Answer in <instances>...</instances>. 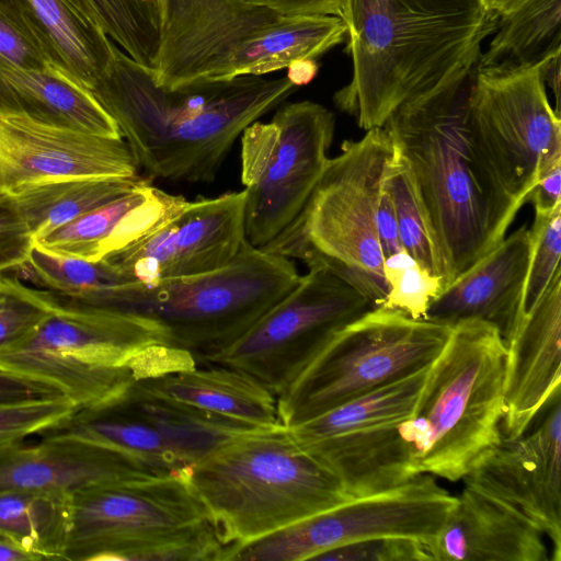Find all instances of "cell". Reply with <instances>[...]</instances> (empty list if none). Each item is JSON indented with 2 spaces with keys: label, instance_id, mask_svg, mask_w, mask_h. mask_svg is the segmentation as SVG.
<instances>
[{
  "label": "cell",
  "instance_id": "cell-1",
  "mask_svg": "<svg viewBox=\"0 0 561 561\" xmlns=\"http://www.w3.org/2000/svg\"><path fill=\"white\" fill-rule=\"evenodd\" d=\"M505 343L492 324L453 325L409 410L300 445L352 497L382 492L420 474L463 479L501 440Z\"/></svg>",
  "mask_w": 561,
  "mask_h": 561
},
{
  "label": "cell",
  "instance_id": "cell-2",
  "mask_svg": "<svg viewBox=\"0 0 561 561\" xmlns=\"http://www.w3.org/2000/svg\"><path fill=\"white\" fill-rule=\"evenodd\" d=\"M298 87L286 76L195 81L167 89L117 46L90 90L147 179L209 183L242 131Z\"/></svg>",
  "mask_w": 561,
  "mask_h": 561
},
{
  "label": "cell",
  "instance_id": "cell-3",
  "mask_svg": "<svg viewBox=\"0 0 561 561\" xmlns=\"http://www.w3.org/2000/svg\"><path fill=\"white\" fill-rule=\"evenodd\" d=\"M351 81L335 105L364 130L479 61L499 18L481 0H343Z\"/></svg>",
  "mask_w": 561,
  "mask_h": 561
},
{
  "label": "cell",
  "instance_id": "cell-4",
  "mask_svg": "<svg viewBox=\"0 0 561 561\" xmlns=\"http://www.w3.org/2000/svg\"><path fill=\"white\" fill-rule=\"evenodd\" d=\"M478 62L407 101L382 126L410 169L450 283L505 238L516 216L489 183L469 141Z\"/></svg>",
  "mask_w": 561,
  "mask_h": 561
},
{
  "label": "cell",
  "instance_id": "cell-5",
  "mask_svg": "<svg viewBox=\"0 0 561 561\" xmlns=\"http://www.w3.org/2000/svg\"><path fill=\"white\" fill-rule=\"evenodd\" d=\"M186 364V354L170 345L156 322L55 294L48 314L0 348L1 369L54 389L79 412L100 409L133 382Z\"/></svg>",
  "mask_w": 561,
  "mask_h": 561
},
{
  "label": "cell",
  "instance_id": "cell-6",
  "mask_svg": "<svg viewBox=\"0 0 561 561\" xmlns=\"http://www.w3.org/2000/svg\"><path fill=\"white\" fill-rule=\"evenodd\" d=\"M232 557L242 545L352 496L340 479L280 425L243 433L187 471Z\"/></svg>",
  "mask_w": 561,
  "mask_h": 561
},
{
  "label": "cell",
  "instance_id": "cell-7",
  "mask_svg": "<svg viewBox=\"0 0 561 561\" xmlns=\"http://www.w3.org/2000/svg\"><path fill=\"white\" fill-rule=\"evenodd\" d=\"M394 156L383 127L344 140L295 220L263 250L323 268L359 291L374 308L389 293L378 209Z\"/></svg>",
  "mask_w": 561,
  "mask_h": 561
},
{
  "label": "cell",
  "instance_id": "cell-8",
  "mask_svg": "<svg viewBox=\"0 0 561 561\" xmlns=\"http://www.w3.org/2000/svg\"><path fill=\"white\" fill-rule=\"evenodd\" d=\"M187 472L94 485L71 496L65 560L230 561Z\"/></svg>",
  "mask_w": 561,
  "mask_h": 561
},
{
  "label": "cell",
  "instance_id": "cell-9",
  "mask_svg": "<svg viewBox=\"0 0 561 561\" xmlns=\"http://www.w3.org/2000/svg\"><path fill=\"white\" fill-rule=\"evenodd\" d=\"M300 276L293 260L244 240L220 268L154 283L118 284L98 307L156 322L171 346L192 353L198 362L241 337Z\"/></svg>",
  "mask_w": 561,
  "mask_h": 561
},
{
  "label": "cell",
  "instance_id": "cell-10",
  "mask_svg": "<svg viewBox=\"0 0 561 561\" xmlns=\"http://www.w3.org/2000/svg\"><path fill=\"white\" fill-rule=\"evenodd\" d=\"M451 328L382 306L371 308L340 330L277 397L282 425L297 426L427 367Z\"/></svg>",
  "mask_w": 561,
  "mask_h": 561
},
{
  "label": "cell",
  "instance_id": "cell-11",
  "mask_svg": "<svg viewBox=\"0 0 561 561\" xmlns=\"http://www.w3.org/2000/svg\"><path fill=\"white\" fill-rule=\"evenodd\" d=\"M469 141L483 174L515 215L538 181L561 162V121L539 67H479Z\"/></svg>",
  "mask_w": 561,
  "mask_h": 561
},
{
  "label": "cell",
  "instance_id": "cell-12",
  "mask_svg": "<svg viewBox=\"0 0 561 561\" xmlns=\"http://www.w3.org/2000/svg\"><path fill=\"white\" fill-rule=\"evenodd\" d=\"M334 114L312 101L279 107L241 134L245 240L262 249L300 214L328 162Z\"/></svg>",
  "mask_w": 561,
  "mask_h": 561
},
{
  "label": "cell",
  "instance_id": "cell-13",
  "mask_svg": "<svg viewBox=\"0 0 561 561\" xmlns=\"http://www.w3.org/2000/svg\"><path fill=\"white\" fill-rule=\"evenodd\" d=\"M374 308L359 291L323 268L297 285L241 337L197 364L240 369L279 397L344 327Z\"/></svg>",
  "mask_w": 561,
  "mask_h": 561
},
{
  "label": "cell",
  "instance_id": "cell-14",
  "mask_svg": "<svg viewBox=\"0 0 561 561\" xmlns=\"http://www.w3.org/2000/svg\"><path fill=\"white\" fill-rule=\"evenodd\" d=\"M259 428L159 397L136 381L114 400L48 432L122 453L163 474L184 473L234 437Z\"/></svg>",
  "mask_w": 561,
  "mask_h": 561
},
{
  "label": "cell",
  "instance_id": "cell-15",
  "mask_svg": "<svg viewBox=\"0 0 561 561\" xmlns=\"http://www.w3.org/2000/svg\"><path fill=\"white\" fill-rule=\"evenodd\" d=\"M457 496L432 474L399 486L352 497L242 545L232 561L313 560L332 548L376 537L431 540L444 525Z\"/></svg>",
  "mask_w": 561,
  "mask_h": 561
},
{
  "label": "cell",
  "instance_id": "cell-16",
  "mask_svg": "<svg viewBox=\"0 0 561 561\" xmlns=\"http://www.w3.org/2000/svg\"><path fill=\"white\" fill-rule=\"evenodd\" d=\"M244 203V190L185 201L154 231L102 260L129 283H154L220 268L245 240Z\"/></svg>",
  "mask_w": 561,
  "mask_h": 561
},
{
  "label": "cell",
  "instance_id": "cell-17",
  "mask_svg": "<svg viewBox=\"0 0 561 561\" xmlns=\"http://www.w3.org/2000/svg\"><path fill=\"white\" fill-rule=\"evenodd\" d=\"M541 409L523 434L502 437L463 481L530 519L551 542V561H561L560 389Z\"/></svg>",
  "mask_w": 561,
  "mask_h": 561
},
{
  "label": "cell",
  "instance_id": "cell-18",
  "mask_svg": "<svg viewBox=\"0 0 561 561\" xmlns=\"http://www.w3.org/2000/svg\"><path fill=\"white\" fill-rule=\"evenodd\" d=\"M161 42L154 81L175 89L207 80L219 62L280 13L244 0H158Z\"/></svg>",
  "mask_w": 561,
  "mask_h": 561
},
{
  "label": "cell",
  "instance_id": "cell-19",
  "mask_svg": "<svg viewBox=\"0 0 561 561\" xmlns=\"http://www.w3.org/2000/svg\"><path fill=\"white\" fill-rule=\"evenodd\" d=\"M139 170L123 137L50 126L0 108V191L64 176H135Z\"/></svg>",
  "mask_w": 561,
  "mask_h": 561
},
{
  "label": "cell",
  "instance_id": "cell-20",
  "mask_svg": "<svg viewBox=\"0 0 561 561\" xmlns=\"http://www.w3.org/2000/svg\"><path fill=\"white\" fill-rule=\"evenodd\" d=\"M506 346L502 437L523 434L561 385V270Z\"/></svg>",
  "mask_w": 561,
  "mask_h": 561
},
{
  "label": "cell",
  "instance_id": "cell-21",
  "mask_svg": "<svg viewBox=\"0 0 561 561\" xmlns=\"http://www.w3.org/2000/svg\"><path fill=\"white\" fill-rule=\"evenodd\" d=\"M530 251V231L524 225L445 287L424 319L451 327L469 319L485 321L506 345L523 319Z\"/></svg>",
  "mask_w": 561,
  "mask_h": 561
},
{
  "label": "cell",
  "instance_id": "cell-22",
  "mask_svg": "<svg viewBox=\"0 0 561 561\" xmlns=\"http://www.w3.org/2000/svg\"><path fill=\"white\" fill-rule=\"evenodd\" d=\"M545 538L513 506L465 485L439 531L422 543L428 560L551 561Z\"/></svg>",
  "mask_w": 561,
  "mask_h": 561
},
{
  "label": "cell",
  "instance_id": "cell-23",
  "mask_svg": "<svg viewBox=\"0 0 561 561\" xmlns=\"http://www.w3.org/2000/svg\"><path fill=\"white\" fill-rule=\"evenodd\" d=\"M160 474L122 453L53 432L34 445L22 440L0 447V492L73 494L94 485Z\"/></svg>",
  "mask_w": 561,
  "mask_h": 561
},
{
  "label": "cell",
  "instance_id": "cell-24",
  "mask_svg": "<svg viewBox=\"0 0 561 561\" xmlns=\"http://www.w3.org/2000/svg\"><path fill=\"white\" fill-rule=\"evenodd\" d=\"M185 201L147 181L131 193L59 227L35 244L57 254L98 262L154 231Z\"/></svg>",
  "mask_w": 561,
  "mask_h": 561
},
{
  "label": "cell",
  "instance_id": "cell-25",
  "mask_svg": "<svg viewBox=\"0 0 561 561\" xmlns=\"http://www.w3.org/2000/svg\"><path fill=\"white\" fill-rule=\"evenodd\" d=\"M136 382L159 397L254 428L282 425L277 397L255 378L231 366L204 363Z\"/></svg>",
  "mask_w": 561,
  "mask_h": 561
},
{
  "label": "cell",
  "instance_id": "cell-26",
  "mask_svg": "<svg viewBox=\"0 0 561 561\" xmlns=\"http://www.w3.org/2000/svg\"><path fill=\"white\" fill-rule=\"evenodd\" d=\"M0 108L50 126L122 137L93 94L65 70H26L0 64Z\"/></svg>",
  "mask_w": 561,
  "mask_h": 561
},
{
  "label": "cell",
  "instance_id": "cell-27",
  "mask_svg": "<svg viewBox=\"0 0 561 561\" xmlns=\"http://www.w3.org/2000/svg\"><path fill=\"white\" fill-rule=\"evenodd\" d=\"M342 18L323 14L280 15L239 44L207 80L263 76L318 57L346 38Z\"/></svg>",
  "mask_w": 561,
  "mask_h": 561
},
{
  "label": "cell",
  "instance_id": "cell-28",
  "mask_svg": "<svg viewBox=\"0 0 561 561\" xmlns=\"http://www.w3.org/2000/svg\"><path fill=\"white\" fill-rule=\"evenodd\" d=\"M148 180L140 176H64L30 182L10 193L35 240L38 241Z\"/></svg>",
  "mask_w": 561,
  "mask_h": 561
},
{
  "label": "cell",
  "instance_id": "cell-29",
  "mask_svg": "<svg viewBox=\"0 0 561 561\" xmlns=\"http://www.w3.org/2000/svg\"><path fill=\"white\" fill-rule=\"evenodd\" d=\"M71 496L55 491L0 492V537L39 560H65Z\"/></svg>",
  "mask_w": 561,
  "mask_h": 561
},
{
  "label": "cell",
  "instance_id": "cell-30",
  "mask_svg": "<svg viewBox=\"0 0 561 561\" xmlns=\"http://www.w3.org/2000/svg\"><path fill=\"white\" fill-rule=\"evenodd\" d=\"M70 76L89 91L108 68L116 45L70 0H26Z\"/></svg>",
  "mask_w": 561,
  "mask_h": 561
},
{
  "label": "cell",
  "instance_id": "cell-31",
  "mask_svg": "<svg viewBox=\"0 0 561 561\" xmlns=\"http://www.w3.org/2000/svg\"><path fill=\"white\" fill-rule=\"evenodd\" d=\"M479 67H534L561 53V0H527L501 16Z\"/></svg>",
  "mask_w": 561,
  "mask_h": 561
},
{
  "label": "cell",
  "instance_id": "cell-32",
  "mask_svg": "<svg viewBox=\"0 0 561 561\" xmlns=\"http://www.w3.org/2000/svg\"><path fill=\"white\" fill-rule=\"evenodd\" d=\"M136 62L153 70L161 42L158 0H70Z\"/></svg>",
  "mask_w": 561,
  "mask_h": 561
},
{
  "label": "cell",
  "instance_id": "cell-33",
  "mask_svg": "<svg viewBox=\"0 0 561 561\" xmlns=\"http://www.w3.org/2000/svg\"><path fill=\"white\" fill-rule=\"evenodd\" d=\"M18 271L41 289L91 306H96L111 287L129 283L103 260L92 262L61 255L37 244Z\"/></svg>",
  "mask_w": 561,
  "mask_h": 561
},
{
  "label": "cell",
  "instance_id": "cell-34",
  "mask_svg": "<svg viewBox=\"0 0 561 561\" xmlns=\"http://www.w3.org/2000/svg\"><path fill=\"white\" fill-rule=\"evenodd\" d=\"M387 182L402 249L430 274L439 277L447 287L450 284L449 273L434 228L410 169L396 148L388 168Z\"/></svg>",
  "mask_w": 561,
  "mask_h": 561
},
{
  "label": "cell",
  "instance_id": "cell-35",
  "mask_svg": "<svg viewBox=\"0 0 561 561\" xmlns=\"http://www.w3.org/2000/svg\"><path fill=\"white\" fill-rule=\"evenodd\" d=\"M0 64L26 70L67 71L26 0H0Z\"/></svg>",
  "mask_w": 561,
  "mask_h": 561
},
{
  "label": "cell",
  "instance_id": "cell-36",
  "mask_svg": "<svg viewBox=\"0 0 561 561\" xmlns=\"http://www.w3.org/2000/svg\"><path fill=\"white\" fill-rule=\"evenodd\" d=\"M383 275L389 293L381 306L416 320L424 319L431 302L445 288L439 277L430 274L403 249L385 259Z\"/></svg>",
  "mask_w": 561,
  "mask_h": 561
},
{
  "label": "cell",
  "instance_id": "cell-37",
  "mask_svg": "<svg viewBox=\"0 0 561 561\" xmlns=\"http://www.w3.org/2000/svg\"><path fill=\"white\" fill-rule=\"evenodd\" d=\"M529 231L531 251L523 295V318L539 301L560 268L561 205L549 213L535 214Z\"/></svg>",
  "mask_w": 561,
  "mask_h": 561
},
{
  "label": "cell",
  "instance_id": "cell-38",
  "mask_svg": "<svg viewBox=\"0 0 561 561\" xmlns=\"http://www.w3.org/2000/svg\"><path fill=\"white\" fill-rule=\"evenodd\" d=\"M78 412L79 409L64 396L0 405V447L58 427Z\"/></svg>",
  "mask_w": 561,
  "mask_h": 561
},
{
  "label": "cell",
  "instance_id": "cell-39",
  "mask_svg": "<svg viewBox=\"0 0 561 561\" xmlns=\"http://www.w3.org/2000/svg\"><path fill=\"white\" fill-rule=\"evenodd\" d=\"M53 302L54 294L27 286L16 276H2L0 348L28 333L48 314Z\"/></svg>",
  "mask_w": 561,
  "mask_h": 561
},
{
  "label": "cell",
  "instance_id": "cell-40",
  "mask_svg": "<svg viewBox=\"0 0 561 561\" xmlns=\"http://www.w3.org/2000/svg\"><path fill=\"white\" fill-rule=\"evenodd\" d=\"M317 561H430L422 541L407 537H376L332 548Z\"/></svg>",
  "mask_w": 561,
  "mask_h": 561
},
{
  "label": "cell",
  "instance_id": "cell-41",
  "mask_svg": "<svg viewBox=\"0 0 561 561\" xmlns=\"http://www.w3.org/2000/svg\"><path fill=\"white\" fill-rule=\"evenodd\" d=\"M35 240L13 195L0 191V276L18 271L28 260Z\"/></svg>",
  "mask_w": 561,
  "mask_h": 561
},
{
  "label": "cell",
  "instance_id": "cell-42",
  "mask_svg": "<svg viewBox=\"0 0 561 561\" xmlns=\"http://www.w3.org/2000/svg\"><path fill=\"white\" fill-rule=\"evenodd\" d=\"M61 396L54 389L0 368V405Z\"/></svg>",
  "mask_w": 561,
  "mask_h": 561
},
{
  "label": "cell",
  "instance_id": "cell-43",
  "mask_svg": "<svg viewBox=\"0 0 561 561\" xmlns=\"http://www.w3.org/2000/svg\"><path fill=\"white\" fill-rule=\"evenodd\" d=\"M248 3L272 9L284 15L323 14L342 15L343 0H244Z\"/></svg>",
  "mask_w": 561,
  "mask_h": 561
},
{
  "label": "cell",
  "instance_id": "cell-44",
  "mask_svg": "<svg viewBox=\"0 0 561 561\" xmlns=\"http://www.w3.org/2000/svg\"><path fill=\"white\" fill-rule=\"evenodd\" d=\"M527 201L533 203L535 214H546L561 205V162L538 181Z\"/></svg>",
  "mask_w": 561,
  "mask_h": 561
},
{
  "label": "cell",
  "instance_id": "cell-45",
  "mask_svg": "<svg viewBox=\"0 0 561 561\" xmlns=\"http://www.w3.org/2000/svg\"><path fill=\"white\" fill-rule=\"evenodd\" d=\"M560 55H561V53L556 54V55L551 56L550 58L546 59L545 61H542L540 65H538L539 71H540V75H541V78H542L545 84L547 83L552 89V92L554 94V100H556L554 112L559 116H560V70H561Z\"/></svg>",
  "mask_w": 561,
  "mask_h": 561
},
{
  "label": "cell",
  "instance_id": "cell-46",
  "mask_svg": "<svg viewBox=\"0 0 561 561\" xmlns=\"http://www.w3.org/2000/svg\"><path fill=\"white\" fill-rule=\"evenodd\" d=\"M288 69L287 77L299 87L314 78L318 71V65L316 60H304L291 65Z\"/></svg>",
  "mask_w": 561,
  "mask_h": 561
},
{
  "label": "cell",
  "instance_id": "cell-47",
  "mask_svg": "<svg viewBox=\"0 0 561 561\" xmlns=\"http://www.w3.org/2000/svg\"><path fill=\"white\" fill-rule=\"evenodd\" d=\"M26 560L38 561L39 559L36 556L16 547L15 545L0 537V561Z\"/></svg>",
  "mask_w": 561,
  "mask_h": 561
},
{
  "label": "cell",
  "instance_id": "cell-48",
  "mask_svg": "<svg viewBox=\"0 0 561 561\" xmlns=\"http://www.w3.org/2000/svg\"><path fill=\"white\" fill-rule=\"evenodd\" d=\"M484 9L491 14L497 16L507 15L519 7H522L527 0H481Z\"/></svg>",
  "mask_w": 561,
  "mask_h": 561
},
{
  "label": "cell",
  "instance_id": "cell-49",
  "mask_svg": "<svg viewBox=\"0 0 561 561\" xmlns=\"http://www.w3.org/2000/svg\"><path fill=\"white\" fill-rule=\"evenodd\" d=\"M2 289V275L0 276V290Z\"/></svg>",
  "mask_w": 561,
  "mask_h": 561
}]
</instances>
